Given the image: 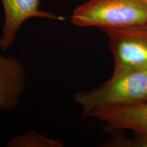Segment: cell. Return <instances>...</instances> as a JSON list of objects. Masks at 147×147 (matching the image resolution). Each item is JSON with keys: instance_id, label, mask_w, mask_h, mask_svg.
I'll use <instances>...</instances> for the list:
<instances>
[{"instance_id": "cell-1", "label": "cell", "mask_w": 147, "mask_h": 147, "mask_svg": "<svg viewBox=\"0 0 147 147\" xmlns=\"http://www.w3.org/2000/svg\"><path fill=\"white\" fill-rule=\"evenodd\" d=\"M70 21L80 27L100 29L147 26L143 0H89L73 11Z\"/></svg>"}, {"instance_id": "cell-5", "label": "cell", "mask_w": 147, "mask_h": 147, "mask_svg": "<svg viewBox=\"0 0 147 147\" xmlns=\"http://www.w3.org/2000/svg\"><path fill=\"white\" fill-rule=\"evenodd\" d=\"M4 10V23L0 36V49L5 51L15 42L23 24L32 18L61 20L63 18L40 8V0H1Z\"/></svg>"}, {"instance_id": "cell-2", "label": "cell", "mask_w": 147, "mask_h": 147, "mask_svg": "<svg viewBox=\"0 0 147 147\" xmlns=\"http://www.w3.org/2000/svg\"><path fill=\"white\" fill-rule=\"evenodd\" d=\"M83 115L101 107L127 106L147 102V70L114 74L100 87L74 94Z\"/></svg>"}, {"instance_id": "cell-6", "label": "cell", "mask_w": 147, "mask_h": 147, "mask_svg": "<svg viewBox=\"0 0 147 147\" xmlns=\"http://www.w3.org/2000/svg\"><path fill=\"white\" fill-rule=\"evenodd\" d=\"M27 73L17 58L0 54V112L17 108L25 91Z\"/></svg>"}, {"instance_id": "cell-7", "label": "cell", "mask_w": 147, "mask_h": 147, "mask_svg": "<svg viewBox=\"0 0 147 147\" xmlns=\"http://www.w3.org/2000/svg\"><path fill=\"white\" fill-rule=\"evenodd\" d=\"M61 140L48 138L45 134L30 131L11 138L8 147H63Z\"/></svg>"}, {"instance_id": "cell-8", "label": "cell", "mask_w": 147, "mask_h": 147, "mask_svg": "<svg viewBox=\"0 0 147 147\" xmlns=\"http://www.w3.org/2000/svg\"><path fill=\"white\" fill-rule=\"evenodd\" d=\"M143 1H145V2H146V3H147V0H143Z\"/></svg>"}, {"instance_id": "cell-4", "label": "cell", "mask_w": 147, "mask_h": 147, "mask_svg": "<svg viewBox=\"0 0 147 147\" xmlns=\"http://www.w3.org/2000/svg\"><path fill=\"white\" fill-rule=\"evenodd\" d=\"M108 38L114 74L147 70V26L102 29Z\"/></svg>"}, {"instance_id": "cell-3", "label": "cell", "mask_w": 147, "mask_h": 147, "mask_svg": "<svg viewBox=\"0 0 147 147\" xmlns=\"http://www.w3.org/2000/svg\"><path fill=\"white\" fill-rule=\"evenodd\" d=\"M85 117L102 121L103 130L113 134L106 146L147 147V102L98 108Z\"/></svg>"}]
</instances>
